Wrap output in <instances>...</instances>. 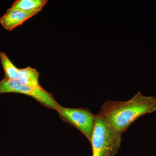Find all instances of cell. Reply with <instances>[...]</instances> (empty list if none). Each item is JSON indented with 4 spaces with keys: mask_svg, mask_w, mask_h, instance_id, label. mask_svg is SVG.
Segmentation results:
<instances>
[{
    "mask_svg": "<svg viewBox=\"0 0 156 156\" xmlns=\"http://www.w3.org/2000/svg\"><path fill=\"white\" fill-rule=\"evenodd\" d=\"M48 2L47 0H17L13 3L10 8L19 9L25 12H40Z\"/></svg>",
    "mask_w": 156,
    "mask_h": 156,
    "instance_id": "obj_7",
    "label": "cell"
},
{
    "mask_svg": "<svg viewBox=\"0 0 156 156\" xmlns=\"http://www.w3.org/2000/svg\"><path fill=\"white\" fill-rule=\"evenodd\" d=\"M121 141L122 134L115 131L98 114L96 115L90 141L92 156H115Z\"/></svg>",
    "mask_w": 156,
    "mask_h": 156,
    "instance_id": "obj_2",
    "label": "cell"
},
{
    "mask_svg": "<svg viewBox=\"0 0 156 156\" xmlns=\"http://www.w3.org/2000/svg\"><path fill=\"white\" fill-rule=\"evenodd\" d=\"M19 93L33 98L43 105L57 110L60 105L55 100L52 94L42 87L37 88L26 86L18 80H11L4 78L0 81V94Z\"/></svg>",
    "mask_w": 156,
    "mask_h": 156,
    "instance_id": "obj_3",
    "label": "cell"
},
{
    "mask_svg": "<svg viewBox=\"0 0 156 156\" xmlns=\"http://www.w3.org/2000/svg\"><path fill=\"white\" fill-rule=\"evenodd\" d=\"M39 73L36 69L30 67L20 69L18 80L23 85L29 87H42L39 83Z\"/></svg>",
    "mask_w": 156,
    "mask_h": 156,
    "instance_id": "obj_6",
    "label": "cell"
},
{
    "mask_svg": "<svg viewBox=\"0 0 156 156\" xmlns=\"http://www.w3.org/2000/svg\"><path fill=\"white\" fill-rule=\"evenodd\" d=\"M39 11L23 12L15 14L5 13L0 18V23L7 30H13L27 20L39 13Z\"/></svg>",
    "mask_w": 156,
    "mask_h": 156,
    "instance_id": "obj_5",
    "label": "cell"
},
{
    "mask_svg": "<svg viewBox=\"0 0 156 156\" xmlns=\"http://www.w3.org/2000/svg\"><path fill=\"white\" fill-rule=\"evenodd\" d=\"M0 60L5 71V78L11 80H18L20 69L14 65L5 52L1 51Z\"/></svg>",
    "mask_w": 156,
    "mask_h": 156,
    "instance_id": "obj_8",
    "label": "cell"
},
{
    "mask_svg": "<svg viewBox=\"0 0 156 156\" xmlns=\"http://www.w3.org/2000/svg\"><path fill=\"white\" fill-rule=\"evenodd\" d=\"M156 111V97L144 96L138 92L127 101H106L98 114L115 131L122 134L137 118Z\"/></svg>",
    "mask_w": 156,
    "mask_h": 156,
    "instance_id": "obj_1",
    "label": "cell"
},
{
    "mask_svg": "<svg viewBox=\"0 0 156 156\" xmlns=\"http://www.w3.org/2000/svg\"><path fill=\"white\" fill-rule=\"evenodd\" d=\"M56 111L62 119L77 128L90 141L96 115L88 109L67 108L60 105Z\"/></svg>",
    "mask_w": 156,
    "mask_h": 156,
    "instance_id": "obj_4",
    "label": "cell"
}]
</instances>
